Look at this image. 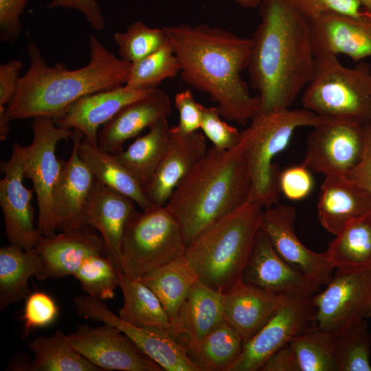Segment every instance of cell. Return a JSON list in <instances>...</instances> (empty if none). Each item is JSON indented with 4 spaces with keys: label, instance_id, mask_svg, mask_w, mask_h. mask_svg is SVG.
I'll use <instances>...</instances> for the list:
<instances>
[{
    "label": "cell",
    "instance_id": "6da1fadb",
    "mask_svg": "<svg viewBox=\"0 0 371 371\" xmlns=\"http://www.w3.org/2000/svg\"><path fill=\"white\" fill-rule=\"evenodd\" d=\"M179 60L182 80L207 94L222 117L245 126L259 112L242 71L249 63L251 38L221 27L182 23L164 26Z\"/></svg>",
    "mask_w": 371,
    "mask_h": 371
},
{
    "label": "cell",
    "instance_id": "7a4b0ae2",
    "mask_svg": "<svg viewBox=\"0 0 371 371\" xmlns=\"http://www.w3.org/2000/svg\"><path fill=\"white\" fill-rule=\"evenodd\" d=\"M247 70L260 111L289 109L310 81L314 53L310 23L287 0H262Z\"/></svg>",
    "mask_w": 371,
    "mask_h": 371
},
{
    "label": "cell",
    "instance_id": "3957f363",
    "mask_svg": "<svg viewBox=\"0 0 371 371\" xmlns=\"http://www.w3.org/2000/svg\"><path fill=\"white\" fill-rule=\"evenodd\" d=\"M89 45L87 65L69 69L60 63L48 66L38 46L30 43V66L6 107L8 119L48 117L56 122L80 98L125 85L131 63L115 56L93 34Z\"/></svg>",
    "mask_w": 371,
    "mask_h": 371
},
{
    "label": "cell",
    "instance_id": "277c9868",
    "mask_svg": "<svg viewBox=\"0 0 371 371\" xmlns=\"http://www.w3.org/2000/svg\"><path fill=\"white\" fill-rule=\"evenodd\" d=\"M251 180L240 145L212 146L176 187L165 206L187 245L205 228L249 201Z\"/></svg>",
    "mask_w": 371,
    "mask_h": 371
},
{
    "label": "cell",
    "instance_id": "5b68a950",
    "mask_svg": "<svg viewBox=\"0 0 371 371\" xmlns=\"http://www.w3.org/2000/svg\"><path fill=\"white\" fill-rule=\"evenodd\" d=\"M262 210L248 201L205 228L187 245L184 257L200 281L222 293L242 281Z\"/></svg>",
    "mask_w": 371,
    "mask_h": 371
},
{
    "label": "cell",
    "instance_id": "8992f818",
    "mask_svg": "<svg viewBox=\"0 0 371 371\" xmlns=\"http://www.w3.org/2000/svg\"><path fill=\"white\" fill-rule=\"evenodd\" d=\"M324 120L306 109L259 111L251 120L240 132V143L251 180L249 201L265 208L278 203L281 171L273 159L286 148L297 128L313 127Z\"/></svg>",
    "mask_w": 371,
    "mask_h": 371
},
{
    "label": "cell",
    "instance_id": "52a82bcc",
    "mask_svg": "<svg viewBox=\"0 0 371 371\" xmlns=\"http://www.w3.org/2000/svg\"><path fill=\"white\" fill-rule=\"evenodd\" d=\"M302 104L322 118L371 122L370 65L361 61L348 67L337 55H316Z\"/></svg>",
    "mask_w": 371,
    "mask_h": 371
},
{
    "label": "cell",
    "instance_id": "ba28073f",
    "mask_svg": "<svg viewBox=\"0 0 371 371\" xmlns=\"http://www.w3.org/2000/svg\"><path fill=\"white\" fill-rule=\"evenodd\" d=\"M181 227L165 205H153L129 217L123 234L122 267L125 275L140 280L149 272L184 256Z\"/></svg>",
    "mask_w": 371,
    "mask_h": 371
},
{
    "label": "cell",
    "instance_id": "9c48e42d",
    "mask_svg": "<svg viewBox=\"0 0 371 371\" xmlns=\"http://www.w3.org/2000/svg\"><path fill=\"white\" fill-rule=\"evenodd\" d=\"M33 141L25 146L24 175L33 183L38 216L37 228L43 236L56 234L52 213L53 194L63 172L65 161L58 159V143L71 137L73 131L56 125L54 119L36 117L32 122Z\"/></svg>",
    "mask_w": 371,
    "mask_h": 371
},
{
    "label": "cell",
    "instance_id": "30bf717a",
    "mask_svg": "<svg viewBox=\"0 0 371 371\" xmlns=\"http://www.w3.org/2000/svg\"><path fill=\"white\" fill-rule=\"evenodd\" d=\"M313 296L282 294L271 318L249 340L228 371H260L267 360L313 324Z\"/></svg>",
    "mask_w": 371,
    "mask_h": 371
},
{
    "label": "cell",
    "instance_id": "8fae6325",
    "mask_svg": "<svg viewBox=\"0 0 371 371\" xmlns=\"http://www.w3.org/2000/svg\"><path fill=\"white\" fill-rule=\"evenodd\" d=\"M313 325L335 334L371 316V269H335L323 291L313 296Z\"/></svg>",
    "mask_w": 371,
    "mask_h": 371
},
{
    "label": "cell",
    "instance_id": "7c38bea8",
    "mask_svg": "<svg viewBox=\"0 0 371 371\" xmlns=\"http://www.w3.org/2000/svg\"><path fill=\"white\" fill-rule=\"evenodd\" d=\"M74 304L80 317L117 327L163 370L202 371L184 345L168 331L131 325L111 312L103 300L87 294L75 297Z\"/></svg>",
    "mask_w": 371,
    "mask_h": 371
},
{
    "label": "cell",
    "instance_id": "4fadbf2b",
    "mask_svg": "<svg viewBox=\"0 0 371 371\" xmlns=\"http://www.w3.org/2000/svg\"><path fill=\"white\" fill-rule=\"evenodd\" d=\"M313 128L302 163L311 171L325 177L345 175L359 161L365 143L364 123L324 118Z\"/></svg>",
    "mask_w": 371,
    "mask_h": 371
},
{
    "label": "cell",
    "instance_id": "5bb4252c",
    "mask_svg": "<svg viewBox=\"0 0 371 371\" xmlns=\"http://www.w3.org/2000/svg\"><path fill=\"white\" fill-rule=\"evenodd\" d=\"M25 146L14 143L7 161H1L0 206L9 245L27 250L35 248L43 236L34 227V189L23 184Z\"/></svg>",
    "mask_w": 371,
    "mask_h": 371
},
{
    "label": "cell",
    "instance_id": "9a60e30c",
    "mask_svg": "<svg viewBox=\"0 0 371 371\" xmlns=\"http://www.w3.org/2000/svg\"><path fill=\"white\" fill-rule=\"evenodd\" d=\"M68 337L76 349L102 371L163 370L123 332L109 324L95 327L81 324Z\"/></svg>",
    "mask_w": 371,
    "mask_h": 371
},
{
    "label": "cell",
    "instance_id": "2e32d148",
    "mask_svg": "<svg viewBox=\"0 0 371 371\" xmlns=\"http://www.w3.org/2000/svg\"><path fill=\"white\" fill-rule=\"evenodd\" d=\"M296 216L295 209L291 205L279 204L265 208L260 228L282 258L321 286H326L335 269L325 251H313L300 240L294 227Z\"/></svg>",
    "mask_w": 371,
    "mask_h": 371
},
{
    "label": "cell",
    "instance_id": "e0dca14e",
    "mask_svg": "<svg viewBox=\"0 0 371 371\" xmlns=\"http://www.w3.org/2000/svg\"><path fill=\"white\" fill-rule=\"evenodd\" d=\"M242 282L280 295H314L321 291L320 285L281 258L260 228L245 267Z\"/></svg>",
    "mask_w": 371,
    "mask_h": 371
},
{
    "label": "cell",
    "instance_id": "ac0fdd59",
    "mask_svg": "<svg viewBox=\"0 0 371 371\" xmlns=\"http://www.w3.org/2000/svg\"><path fill=\"white\" fill-rule=\"evenodd\" d=\"M135 204L128 196L95 180L83 212L84 225L99 232L106 256L122 273V238L126 223L136 210Z\"/></svg>",
    "mask_w": 371,
    "mask_h": 371
},
{
    "label": "cell",
    "instance_id": "d6986e66",
    "mask_svg": "<svg viewBox=\"0 0 371 371\" xmlns=\"http://www.w3.org/2000/svg\"><path fill=\"white\" fill-rule=\"evenodd\" d=\"M315 55L344 54L355 62L371 57V13L358 17L335 12L309 21Z\"/></svg>",
    "mask_w": 371,
    "mask_h": 371
},
{
    "label": "cell",
    "instance_id": "ffe728a7",
    "mask_svg": "<svg viewBox=\"0 0 371 371\" xmlns=\"http://www.w3.org/2000/svg\"><path fill=\"white\" fill-rule=\"evenodd\" d=\"M84 135L73 130V148L65 162L53 194L52 213L56 230L69 232L85 227L83 212L93 188L95 178L77 151L79 139Z\"/></svg>",
    "mask_w": 371,
    "mask_h": 371
},
{
    "label": "cell",
    "instance_id": "44dd1931",
    "mask_svg": "<svg viewBox=\"0 0 371 371\" xmlns=\"http://www.w3.org/2000/svg\"><path fill=\"white\" fill-rule=\"evenodd\" d=\"M35 249L41 260L39 280L73 276L89 256L105 254L101 236L89 226L43 236Z\"/></svg>",
    "mask_w": 371,
    "mask_h": 371
},
{
    "label": "cell",
    "instance_id": "7402d4cb",
    "mask_svg": "<svg viewBox=\"0 0 371 371\" xmlns=\"http://www.w3.org/2000/svg\"><path fill=\"white\" fill-rule=\"evenodd\" d=\"M155 89H135L124 85L88 94L74 102L56 124L61 128L78 131L98 143L101 126L126 105L148 96Z\"/></svg>",
    "mask_w": 371,
    "mask_h": 371
},
{
    "label": "cell",
    "instance_id": "603a6c76",
    "mask_svg": "<svg viewBox=\"0 0 371 371\" xmlns=\"http://www.w3.org/2000/svg\"><path fill=\"white\" fill-rule=\"evenodd\" d=\"M172 112V102L163 89H155L150 95L122 108L98 132V144L103 150L117 154L124 144L137 137L157 121L167 118Z\"/></svg>",
    "mask_w": 371,
    "mask_h": 371
},
{
    "label": "cell",
    "instance_id": "cb8c5ba5",
    "mask_svg": "<svg viewBox=\"0 0 371 371\" xmlns=\"http://www.w3.org/2000/svg\"><path fill=\"white\" fill-rule=\"evenodd\" d=\"M208 150L206 137L199 131L179 135L170 132L168 150L145 192L155 205H165L181 181Z\"/></svg>",
    "mask_w": 371,
    "mask_h": 371
},
{
    "label": "cell",
    "instance_id": "d4e9b609",
    "mask_svg": "<svg viewBox=\"0 0 371 371\" xmlns=\"http://www.w3.org/2000/svg\"><path fill=\"white\" fill-rule=\"evenodd\" d=\"M317 210L322 226L335 236L371 214V194L345 175L327 176L321 186Z\"/></svg>",
    "mask_w": 371,
    "mask_h": 371
},
{
    "label": "cell",
    "instance_id": "484cf974",
    "mask_svg": "<svg viewBox=\"0 0 371 371\" xmlns=\"http://www.w3.org/2000/svg\"><path fill=\"white\" fill-rule=\"evenodd\" d=\"M282 295L240 281L222 293L223 319L245 344L271 318Z\"/></svg>",
    "mask_w": 371,
    "mask_h": 371
},
{
    "label": "cell",
    "instance_id": "4316f807",
    "mask_svg": "<svg viewBox=\"0 0 371 371\" xmlns=\"http://www.w3.org/2000/svg\"><path fill=\"white\" fill-rule=\"evenodd\" d=\"M223 319L222 293L198 279L179 308L173 335L190 352Z\"/></svg>",
    "mask_w": 371,
    "mask_h": 371
},
{
    "label": "cell",
    "instance_id": "83f0119b",
    "mask_svg": "<svg viewBox=\"0 0 371 371\" xmlns=\"http://www.w3.org/2000/svg\"><path fill=\"white\" fill-rule=\"evenodd\" d=\"M77 151L96 181L128 196L142 210L154 205L147 197L144 187L116 155L102 149L98 143L85 136L79 139Z\"/></svg>",
    "mask_w": 371,
    "mask_h": 371
},
{
    "label": "cell",
    "instance_id": "f1b7e54d",
    "mask_svg": "<svg viewBox=\"0 0 371 371\" xmlns=\"http://www.w3.org/2000/svg\"><path fill=\"white\" fill-rule=\"evenodd\" d=\"M28 348L33 359L11 363L9 370L14 371H102L80 353L68 335L57 330L48 337L30 340Z\"/></svg>",
    "mask_w": 371,
    "mask_h": 371
},
{
    "label": "cell",
    "instance_id": "f546056e",
    "mask_svg": "<svg viewBox=\"0 0 371 371\" xmlns=\"http://www.w3.org/2000/svg\"><path fill=\"white\" fill-rule=\"evenodd\" d=\"M41 260L35 248L23 249L8 245L0 249V310L26 299L31 293L28 280L37 279Z\"/></svg>",
    "mask_w": 371,
    "mask_h": 371
},
{
    "label": "cell",
    "instance_id": "4dcf8cb0",
    "mask_svg": "<svg viewBox=\"0 0 371 371\" xmlns=\"http://www.w3.org/2000/svg\"><path fill=\"white\" fill-rule=\"evenodd\" d=\"M119 286L124 298L118 312L121 319L141 328L166 330L173 335L169 317L149 287L122 273H120Z\"/></svg>",
    "mask_w": 371,
    "mask_h": 371
},
{
    "label": "cell",
    "instance_id": "1f68e13d",
    "mask_svg": "<svg viewBox=\"0 0 371 371\" xmlns=\"http://www.w3.org/2000/svg\"><path fill=\"white\" fill-rule=\"evenodd\" d=\"M148 128L146 134L137 137L125 150L116 154L144 190L164 157L170 139L167 118L157 121Z\"/></svg>",
    "mask_w": 371,
    "mask_h": 371
},
{
    "label": "cell",
    "instance_id": "d6a6232c",
    "mask_svg": "<svg viewBox=\"0 0 371 371\" xmlns=\"http://www.w3.org/2000/svg\"><path fill=\"white\" fill-rule=\"evenodd\" d=\"M197 276L184 256L177 258L143 276L140 280L158 297L172 326L179 308Z\"/></svg>",
    "mask_w": 371,
    "mask_h": 371
},
{
    "label": "cell",
    "instance_id": "836d02e7",
    "mask_svg": "<svg viewBox=\"0 0 371 371\" xmlns=\"http://www.w3.org/2000/svg\"><path fill=\"white\" fill-rule=\"evenodd\" d=\"M325 252L335 269H371V214L352 223L335 235Z\"/></svg>",
    "mask_w": 371,
    "mask_h": 371
},
{
    "label": "cell",
    "instance_id": "e575fe53",
    "mask_svg": "<svg viewBox=\"0 0 371 371\" xmlns=\"http://www.w3.org/2000/svg\"><path fill=\"white\" fill-rule=\"evenodd\" d=\"M243 346L239 335L223 319L189 353L202 371H228Z\"/></svg>",
    "mask_w": 371,
    "mask_h": 371
},
{
    "label": "cell",
    "instance_id": "d590c367",
    "mask_svg": "<svg viewBox=\"0 0 371 371\" xmlns=\"http://www.w3.org/2000/svg\"><path fill=\"white\" fill-rule=\"evenodd\" d=\"M300 371H338L335 334L312 325L289 342Z\"/></svg>",
    "mask_w": 371,
    "mask_h": 371
},
{
    "label": "cell",
    "instance_id": "8d00e7d4",
    "mask_svg": "<svg viewBox=\"0 0 371 371\" xmlns=\"http://www.w3.org/2000/svg\"><path fill=\"white\" fill-rule=\"evenodd\" d=\"M179 60L167 41L144 58L131 63L125 86L135 89H157L162 81L180 73Z\"/></svg>",
    "mask_w": 371,
    "mask_h": 371
},
{
    "label": "cell",
    "instance_id": "74e56055",
    "mask_svg": "<svg viewBox=\"0 0 371 371\" xmlns=\"http://www.w3.org/2000/svg\"><path fill=\"white\" fill-rule=\"evenodd\" d=\"M371 335L366 319L335 334L338 371H371Z\"/></svg>",
    "mask_w": 371,
    "mask_h": 371
},
{
    "label": "cell",
    "instance_id": "f35d334b",
    "mask_svg": "<svg viewBox=\"0 0 371 371\" xmlns=\"http://www.w3.org/2000/svg\"><path fill=\"white\" fill-rule=\"evenodd\" d=\"M73 276L87 295L103 301L113 298L119 286L120 272L104 254L87 258Z\"/></svg>",
    "mask_w": 371,
    "mask_h": 371
},
{
    "label": "cell",
    "instance_id": "ab89813d",
    "mask_svg": "<svg viewBox=\"0 0 371 371\" xmlns=\"http://www.w3.org/2000/svg\"><path fill=\"white\" fill-rule=\"evenodd\" d=\"M113 38L120 58L129 63L148 56L168 41L162 27H150L141 21L133 22L124 32H115Z\"/></svg>",
    "mask_w": 371,
    "mask_h": 371
},
{
    "label": "cell",
    "instance_id": "60d3db41",
    "mask_svg": "<svg viewBox=\"0 0 371 371\" xmlns=\"http://www.w3.org/2000/svg\"><path fill=\"white\" fill-rule=\"evenodd\" d=\"M201 122L200 128L204 135L221 150H233L241 140V133L236 127L221 120L217 106H205L201 104Z\"/></svg>",
    "mask_w": 371,
    "mask_h": 371
},
{
    "label": "cell",
    "instance_id": "b9f144b4",
    "mask_svg": "<svg viewBox=\"0 0 371 371\" xmlns=\"http://www.w3.org/2000/svg\"><path fill=\"white\" fill-rule=\"evenodd\" d=\"M58 315L59 307L49 295L43 291L31 293L25 299L21 316L23 322V338H27L33 329L51 325Z\"/></svg>",
    "mask_w": 371,
    "mask_h": 371
},
{
    "label": "cell",
    "instance_id": "7bdbcfd3",
    "mask_svg": "<svg viewBox=\"0 0 371 371\" xmlns=\"http://www.w3.org/2000/svg\"><path fill=\"white\" fill-rule=\"evenodd\" d=\"M308 21L322 15L335 12L341 14L360 16L365 10L358 0H287Z\"/></svg>",
    "mask_w": 371,
    "mask_h": 371
},
{
    "label": "cell",
    "instance_id": "ee69618b",
    "mask_svg": "<svg viewBox=\"0 0 371 371\" xmlns=\"http://www.w3.org/2000/svg\"><path fill=\"white\" fill-rule=\"evenodd\" d=\"M175 106L179 112V123L170 127V132L179 135H186L198 131L201 127V104L197 103L190 90L176 93Z\"/></svg>",
    "mask_w": 371,
    "mask_h": 371
},
{
    "label": "cell",
    "instance_id": "f6af8a7d",
    "mask_svg": "<svg viewBox=\"0 0 371 371\" xmlns=\"http://www.w3.org/2000/svg\"><path fill=\"white\" fill-rule=\"evenodd\" d=\"M313 187V179L311 170L304 164L291 166L281 171L280 191L289 199L297 201L306 197Z\"/></svg>",
    "mask_w": 371,
    "mask_h": 371
},
{
    "label": "cell",
    "instance_id": "bcb514c9",
    "mask_svg": "<svg viewBox=\"0 0 371 371\" xmlns=\"http://www.w3.org/2000/svg\"><path fill=\"white\" fill-rule=\"evenodd\" d=\"M29 0H0V40L12 43L21 31V15Z\"/></svg>",
    "mask_w": 371,
    "mask_h": 371
},
{
    "label": "cell",
    "instance_id": "7dc6e473",
    "mask_svg": "<svg viewBox=\"0 0 371 371\" xmlns=\"http://www.w3.org/2000/svg\"><path fill=\"white\" fill-rule=\"evenodd\" d=\"M364 135L362 156L345 177L371 194V122L364 123Z\"/></svg>",
    "mask_w": 371,
    "mask_h": 371
},
{
    "label": "cell",
    "instance_id": "c3c4849f",
    "mask_svg": "<svg viewBox=\"0 0 371 371\" xmlns=\"http://www.w3.org/2000/svg\"><path fill=\"white\" fill-rule=\"evenodd\" d=\"M23 67V63L18 59L0 65V109H6L14 98Z\"/></svg>",
    "mask_w": 371,
    "mask_h": 371
},
{
    "label": "cell",
    "instance_id": "681fc988",
    "mask_svg": "<svg viewBox=\"0 0 371 371\" xmlns=\"http://www.w3.org/2000/svg\"><path fill=\"white\" fill-rule=\"evenodd\" d=\"M46 7L72 8L80 12L89 25L95 30L101 31L105 23L102 10L96 0H52Z\"/></svg>",
    "mask_w": 371,
    "mask_h": 371
},
{
    "label": "cell",
    "instance_id": "f907efd6",
    "mask_svg": "<svg viewBox=\"0 0 371 371\" xmlns=\"http://www.w3.org/2000/svg\"><path fill=\"white\" fill-rule=\"evenodd\" d=\"M260 371H300L295 352L289 343L273 353Z\"/></svg>",
    "mask_w": 371,
    "mask_h": 371
},
{
    "label": "cell",
    "instance_id": "816d5d0a",
    "mask_svg": "<svg viewBox=\"0 0 371 371\" xmlns=\"http://www.w3.org/2000/svg\"><path fill=\"white\" fill-rule=\"evenodd\" d=\"M244 8L254 9L259 7L262 0H234Z\"/></svg>",
    "mask_w": 371,
    "mask_h": 371
},
{
    "label": "cell",
    "instance_id": "f5cc1de1",
    "mask_svg": "<svg viewBox=\"0 0 371 371\" xmlns=\"http://www.w3.org/2000/svg\"><path fill=\"white\" fill-rule=\"evenodd\" d=\"M363 9L371 13V0H358Z\"/></svg>",
    "mask_w": 371,
    "mask_h": 371
}]
</instances>
